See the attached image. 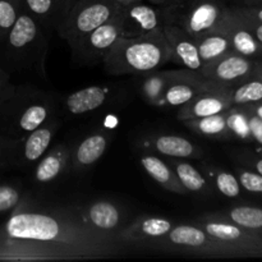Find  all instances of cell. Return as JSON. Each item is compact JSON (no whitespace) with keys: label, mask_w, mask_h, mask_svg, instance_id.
I'll list each match as a JSON object with an SVG mask.
<instances>
[{"label":"cell","mask_w":262,"mask_h":262,"mask_svg":"<svg viewBox=\"0 0 262 262\" xmlns=\"http://www.w3.org/2000/svg\"><path fill=\"white\" fill-rule=\"evenodd\" d=\"M173 60V51L164 31L142 37H120L102 59L112 74L145 73Z\"/></svg>","instance_id":"6da1fadb"},{"label":"cell","mask_w":262,"mask_h":262,"mask_svg":"<svg viewBox=\"0 0 262 262\" xmlns=\"http://www.w3.org/2000/svg\"><path fill=\"white\" fill-rule=\"evenodd\" d=\"M46 50V38L40 23L23 10L0 45V58L4 61L0 67L5 71L43 68Z\"/></svg>","instance_id":"7a4b0ae2"},{"label":"cell","mask_w":262,"mask_h":262,"mask_svg":"<svg viewBox=\"0 0 262 262\" xmlns=\"http://www.w3.org/2000/svg\"><path fill=\"white\" fill-rule=\"evenodd\" d=\"M159 7L164 23L178 26L194 40L220 32V22L224 19L220 0H170Z\"/></svg>","instance_id":"3957f363"},{"label":"cell","mask_w":262,"mask_h":262,"mask_svg":"<svg viewBox=\"0 0 262 262\" xmlns=\"http://www.w3.org/2000/svg\"><path fill=\"white\" fill-rule=\"evenodd\" d=\"M120 8L118 0H76L58 32L74 50L91 31L117 17Z\"/></svg>","instance_id":"277c9868"},{"label":"cell","mask_w":262,"mask_h":262,"mask_svg":"<svg viewBox=\"0 0 262 262\" xmlns=\"http://www.w3.org/2000/svg\"><path fill=\"white\" fill-rule=\"evenodd\" d=\"M5 237L14 241L55 242L61 237V225L55 217L40 212H15L4 225Z\"/></svg>","instance_id":"5b68a950"},{"label":"cell","mask_w":262,"mask_h":262,"mask_svg":"<svg viewBox=\"0 0 262 262\" xmlns=\"http://www.w3.org/2000/svg\"><path fill=\"white\" fill-rule=\"evenodd\" d=\"M122 37H142L163 32L164 18L159 5L142 2L122 5L119 12Z\"/></svg>","instance_id":"8992f818"},{"label":"cell","mask_w":262,"mask_h":262,"mask_svg":"<svg viewBox=\"0 0 262 262\" xmlns=\"http://www.w3.org/2000/svg\"><path fill=\"white\" fill-rule=\"evenodd\" d=\"M122 37L119 14L112 20L99 26L89 33L74 50H72L74 58L86 63L102 60L118 38Z\"/></svg>","instance_id":"52a82bcc"},{"label":"cell","mask_w":262,"mask_h":262,"mask_svg":"<svg viewBox=\"0 0 262 262\" xmlns=\"http://www.w3.org/2000/svg\"><path fill=\"white\" fill-rule=\"evenodd\" d=\"M163 31L173 51V60L177 59L192 72L201 71L204 63L200 59L196 40L178 26L170 23H164Z\"/></svg>","instance_id":"ba28073f"},{"label":"cell","mask_w":262,"mask_h":262,"mask_svg":"<svg viewBox=\"0 0 262 262\" xmlns=\"http://www.w3.org/2000/svg\"><path fill=\"white\" fill-rule=\"evenodd\" d=\"M250 69V63L238 55H229L220 58L212 63L206 64L200 71L204 79L214 81H233L243 77Z\"/></svg>","instance_id":"9c48e42d"},{"label":"cell","mask_w":262,"mask_h":262,"mask_svg":"<svg viewBox=\"0 0 262 262\" xmlns=\"http://www.w3.org/2000/svg\"><path fill=\"white\" fill-rule=\"evenodd\" d=\"M225 107H227V104H225L224 99L216 96V95H207L206 91L197 95L188 104L183 105L178 117L181 120L197 119V118L220 114L222 112H224Z\"/></svg>","instance_id":"30bf717a"},{"label":"cell","mask_w":262,"mask_h":262,"mask_svg":"<svg viewBox=\"0 0 262 262\" xmlns=\"http://www.w3.org/2000/svg\"><path fill=\"white\" fill-rule=\"evenodd\" d=\"M106 101V91L102 87L90 86L69 95L66 107L72 114H84L99 109Z\"/></svg>","instance_id":"8fae6325"},{"label":"cell","mask_w":262,"mask_h":262,"mask_svg":"<svg viewBox=\"0 0 262 262\" xmlns=\"http://www.w3.org/2000/svg\"><path fill=\"white\" fill-rule=\"evenodd\" d=\"M25 10L30 13L41 27L58 30L64 19V12L59 0H23Z\"/></svg>","instance_id":"7c38bea8"},{"label":"cell","mask_w":262,"mask_h":262,"mask_svg":"<svg viewBox=\"0 0 262 262\" xmlns=\"http://www.w3.org/2000/svg\"><path fill=\"white\" fill-rule=\"evenodd\" d=\"M141 164H142L146 173H147L151 178L155 179L158 183L163 184L164 187H166V188L170 189V191L183 193L186 188L182 186L178 177L174 176L173 171L169 169V166L166 165L163 160H160V159L156 158V156L146 155L141 158Z\"/></svg>","instance_id":"4fadbf2b"},{"label":"cell","mask_w":262,"mask_h":262,"mask_svg":"<svg viewBox=\"0 0 262 262\" xmlns=\"http://www.w3.org/2000/svg\"><path fill=\"white\" fill-rule=\"evenodd\" d=\"M197 50L204 66L223 58L229 49V37L220 32L207 33L197 38Z\"/></svg>","instance_id":"5bb4252c"},{"label":"cell","mask_w":262,"mask_h":262,"mask_svg":"<svg viewBox=\"0 0 262 262\" xmlns=\"http://www.w3.org/2000/svg\"><path fill=\"white\" fill-rule=\"evenodd\" d=\"M107 146V138L104 135H92L81 142L76 151V163L81 166H90L96 163Z\"/></svg>","instance_id":"9a60e30c"},{"label":"cell","mask_w":262,"mask_h":262,"mask_svg":"<svg viewBox=\"0 0 262 262\" xmlns=\"http://www.w3.org/2000/svg\"><path fill=\"white\" fill-rule=\"evenodd\" d=\"M90 223L102 230H112L119 224V210L106 201H99L92 205L87 211Z\"/></svg>","instance_id":"2e32d148"},{"label":"cell","mask_w":262,"mask_h":262,"mask_svg":"<svg viewBox=\"0 0 262 262\" xmlns=\"http://www.w3.org/2000/svg\"><path fill=\"white\" fill-rule=\"evenodd\" d=\"M155 148L160 154L171 158H189L196 152V147L187 138L179 136H159L155 141Z\"/></svg>","instance_id":"e0dca14e"},{"label":"cell","mask_w":262,"mask_h":262,"mask_svg":"<svg viewBox=\"0 0 262 262\" xmlns=\"http://www.w3.org/2000/svg\"><path fill=\"white\" fill-rule=\"evenodd\" d=\"M207 81L205 83H187V82H181V83H174L169 86L165 91V101L170 106H183L188 104L191 100H193L197 95L201 92L207 91Z\"/></svg>","instance_id":"ac0fdd59"},{"label":"cell","mask_w":262,"mask_h":262,"mask_svg":"<svg viewBox=\"0 0 262 262\" xmlns=\"http://www.w3.org/2000/svg\"><path fill=\"white\" fill-rule=\"evenodd\" d=\"M166 235L170 243L184 246V247L200 248L207 242L206 233L200 228L191 227V225H179V227L171 228Z\"/></svg>","instance_id":"d6986e66"},{"label":"cell","mask_w":262,"mask_h":262,"mask_svg":"<svg viewBox=\"0 0 262 262\" xmlns=\"http://www.w3.org/2000/svg\"><path fill=\"white\" fill-rule=\"evenodd\" d=\"M23 10V0H0V45Z\"/></svg>","instance_id":"ffe728a7"},{"label":"cell","mask_w":262,"mask_h":262,"mask_svg":"<svg viewBox=\"0 0 262 262\" xmlns=\"http://www.w3.org/2000/svg\"><path fill=\"white\" fill-rule=\"evenodd\" d=\"M189 128L196 132L205 136H216L227 129V119L223 115L215 114L205 118H197V119L184 120Z\"/></svg>","instance_id":"44dd1931"},{"label":"cell","mask_w":262,"mask_h":262,"mask_svg":"<svg viewBox=\"0 0 262 262\" xmlns=\"http://www.w3.org/2000/svg\"><path fill=\"white\" fill-rule=\"evenodd\" d=\"M63 166L64 159L61 158L59 152H53L50 155L45 156L36 168V181L41 182V183L53 181L54 178H56L60 174V171L63 170Z\"/></svg>","instance_id":"7402d4cb"},{"label":"cell","mask_w":262,"mask_h":262,"mask_svg":"<svg viewBox=\"0 0 262 262\" xmlns=\"http://www.w3.org/2000/svg\"><path fill=\"white\" fill-rule=\"evenodd\" d=\"M176 174L178 177L179 182L186 189L192 192H199L206 187V181L204 177L200 174L194 166L187 163L177 164Z\"/></svg>","instance_id":"603a6c76"},{"label":"cell","mask_w":262,"mask_h":262,"mask_svg":"<svg viewBox=\"0 0 262 262\" xmlns=\"http://www.w3.org/2000/svg\"><path fill=\"white\" fill-rule=\"evenodd\" d=\"M171 229V223L166 219L161 217H148V219L142 220L135 227L133 232L138 235L150 238L164 237Z\"/></svg>","instance_id":"cb8c5ba5"},{"label":"cell","mask_w":262,"mask_h":262,"mask_svg":"<svg viewBox=\"0 0 262 262\" xmlns=\"http://www.w3.org/2000/svg\"><path fill=\"white\" fill-rule=\"evenodd\" d=\"M230 217L238 225L250 229H257L262 227V210L255 207H237L230 211Z\"/></svg>","instance_id":"d4e9b609"},{"label":"cell","mask_w":262,"mask_h":262,"mask_svg":"<svg viewBox=\"0 0 262 262\" xmlns=\"http://www.w3.org/2000/svg\"><path fill=\"white\" fill-rule=\"evenodd\" d=\"M205 232L211 237L216 238L220 241H227V242H232V241H237L238 238L242 235V232L239 228L234 227V225L225 224V223H206L205 224Z\"/></svg>","instance_id":"484cf974"},{"label":"cell","mask_w":262,"mask_h":262,"mask_svg":"<svg viewBox=\"0 0 262 262\" xmlns=\"http://www.w3.org/2000/svg\"><path fill=\"white\" fill-rule=\"evenodd\" d=\"M20 202V192L10 184H0V215L12 211Z\"/></svg>","instance_id":"4316f807"},{"label":"cell","mask_w":262,"mask_h":262,"mask_svg":"<svg viewBox=\"0 0 262 262\" xmlns=\"http://www.w3.org/2000/svg\"><path fill=\"white\" fill-rule=\"evenodd\" d=\"M262 99V83L261 82H250L241 86L234 92L233 101L237 104H245L250 101H258Z\"/></svg>","instance_id":"83f0119b"},{"label":"cell","mask_w":262,"mask_h":262,"mask_svg":"<svg viewBox=\"0 0 262 262\" xmlns=\"http://www.w3.org/2000/svg\"><path fill=\"white\" fill-rule=\"evenodd\" d=\"M232 42L234 48L243 55H252L257 50L255 40L247 31H238L232 36Z\"/></svg>","instance_id":"f1b7e54d"},{"label":"cell","mask_w":262,"mask_h":262,"mask_svg":"<svg viewBox=\"0 0 262 262\" xmlns=\"http://www.w3.org/2000/svg\"><path fill=\"white\" fill-rule=\"evenodd\" d=\"M217 189L227 197H237L239 194V184L235 177L229 173H219L216 177Z\"/></svg>","instance_id":"f546056e"},{"label":"cell","mask_w":262,"mask_h":262,"mask_svg":"<svg viewBox=\"0 0 262 262\" xmlns=\"http://www.w3.org/2000/svg\"><path fill=\"white\" fill-rule=\"evenodd\" d=\"M242 186L250 192H261L262 193V176L253 174L250 171H243L239 177Z\"/></svg>","instance_id":"4dcf8cb0"},{"label":"cell","mask_w":262,"mask_h":262,"mask_svg":"<svg viewBox=\"0 0 262 262\" xmlns=\"http://www.w3.org/2000/svg\"><path fill=\"white\" fill-rule=\"evenodd\" d=\"M227 124L230 129L234 130L238 136L241 137H247L248 132H250V127H248V123L246 122L245 118L242 115L234 114L227 120Z\"/></svg>","instance_id":"1f68e13d"},{"label":"cell","mask_w":262,"mask_h":262,"mask_svg":"<svg viewBox=\"0 0 262 262\" xmlns=\"http://www.w3.org/2000/svg\"><path fill=\"white\" fill-rule=\"evenodd\" d=\"M14 87L10 84L9 73L0 67V105L14 92Z\"/></svg>","instance_id":"d6a6232c"},{"label":"cell","mask_w":262,"mask_h":262,"mask_svg":"<svg viewBox=\"0 0 262 262\" xmlns=\"http://www.w3.org/2000/svg\"><path fill=\"white\" fill-rule=\"evenodd\" d=\"M248 127H250V130L252 132V135L255 136L256 140L258 142L262 143V119L260 117L251 118L250 122H248Z\"/></svg>","instance_id":"836d02e7"},{"label":"cell","mask_w":262,"mask_h":262,"mask_svg":"<svg viewBox=\"0 0 262 262\" xmlns=\"http://www.w3.org/2000/svg\"><path fill=\"white\" fill-rule=\"evenodd\" d=\"M61 4V8H63V12H64V18H66V15L68 14L69 9H71L72 7H73V4L76 3V0H59Z\"/></svg>","instance_id":"e575fe53"},{"label":"cell","mask_w":262,"mask_h":262,"mask_svg":"<svg viewBox=\"0 0 262 262\" xmlns=\"http://www.w3.org/2000/svg\"><path fill=\"white\" fill-rule=\"evenodd\" d=\"M146 2L151 3V4H155V5H164V4H166L168 2H170V0H146Z\"/></svg>","instance_id":"d590c367"},{"label":"cell","mask_w":262,"mask_h":262,"mask_svg":"<svg viewBox=\"0 0 262 262\" xmlns=\"http://www.w3.org/2000/svg\"><path fill=\"white\" fill-rule=\"evenodd\" d=\"M256 36H257L258 40L262 42V26H258L257 30H256Z\"/></svg>","instance_id":"8d00e7d4"},{"label":"cell","mask_w":262,"mask_h":262,"mask_svg":"<svg viewBox=\"0 0 262 262\" xmlns=\"http://www.w3.org/2000/svg\"><path fill=\"white\" fill-rule=\"evenodd\" d=\"M120 3V5H125L129 4V3H135V2H142V0H118Z\"/></svg>","instance_id":"74e56055"},{"label":"cell","mask_w":262,"mask_h":262,"mask_svg":"<svg viewBox=\"0 0 262 262\" xmlns=\"http://www.w3.org/2000/svg\"><path fill=\"white\" fill-rule=\"evenodd\" d=\"M256 168H257L258 173H260L261 176H262V160L258 161V163H257V165H256Z\"/></svg>","instance_id":"f35d334b"},{"label":"cell","mask_w":262,"mask_h":262,"mask_svg":"<svg viewBox=\"0 0 262 262\" xmlns=\"http://www.w3.org/2000/svg\"><path fill=\"white\" fill-rule=\"evenodd\" d=\"M257 114H258V117H260L261 119H262V106H261V107H258V110H257Z\"/></svg>","instance_id":"ab89813d"},{"label":"cell","mask_w":262,"mask_h":262,"mask_svg":"<svg viewBox=\"0 0 262 262\" xmlns=\"http://www.w3.org/2000/svg\"><path fill=\"white\" fill-rule=\"evenodd\" d=\"M258 19L262 20V10H260V12H258Z\"/></svg>","instance_id":"60d3db41"}]
</instances>
